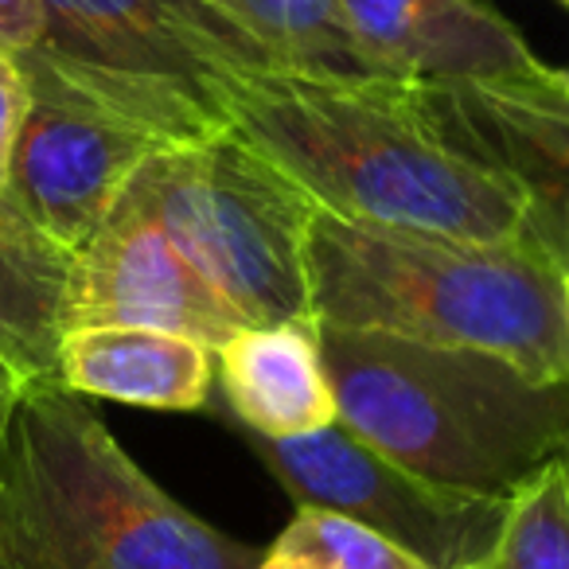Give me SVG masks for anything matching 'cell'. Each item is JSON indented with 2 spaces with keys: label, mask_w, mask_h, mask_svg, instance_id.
Here are the masks:
<instances>
[{
  "label": "cell",
  "mask_w": 569,
  "mask_h": 569,
  "mask_svg": "<svg viewBox=\"0 0 569 569\" xmlns=\"http://www.w3.org/2000/svg\"><path fill=\"white\" fill-rule=\"evenodd\" d=\"M227 129L336 219L522 246L519 199L433 133L413 82L242 74L230 87Z\"/></svg>",
  "instance_id": "1"
},
{
  "label": "cell",
  "mask_w": 569,
  "mask_h": 569,
  "mask_svg": "<svg viewBox=\"0 0 569 569\" xmlns=\"http://www.w3.org/2000/svg\"><path fill=\"white\" fill-rule=\"evenodd\" d=\"M312 328L336 421L437 488L511 499L538 468L569 452V379H535L472 348Z\"/></svg>",
  "instance_id": "2"
},
{
  "label": "cell",
  "mask_w": 569,
  "mask_h": 569,
  "mask_svg": "<svg viewBox=\"0 0 569 569\" xmlns=\"http://www.w3.org/2000/svg\"><path fill=\"white\" fill-rule=\"evenodd\" d=\"M312 325L472 348L535 379H569V277L522 246L367 227L317 211Z\"/></svg>",
  "instance_id": "3"
},
{
  "label": "cell",
  "mask_w": 569,
  "mask_h": 569,
  "mask_svg": "<svg viewBox=\"0 0 569 569\" xmlns=\"http://www.w3.org/2000/svg\"><path fill=\"white\" fill-rule=\"evenodd\" d=\"M266 550L176 503L59 382L28 387L0 449V569H253Z\"/></svg>",
  "instance_id": "4"
},
{
  "label": "cell",
  "mask_w": 569,
  "mask_h": 569,
  "mask_svg": "<svg viewBox=\"0 0 569 569\" xmlns=\"http://www.w3.org/2000/svg\"><path fill=\"white\" fill-rule=\"evenodd\" d=\"M28 82L144 129L160 144L214 137L242 74L281 71L219 0H36Z\"/></svg>",
  "instance_id": "5"
},
{
  "label": "cell",
  "mask_w": 569,
  "mask_h": 569,
  "mask_svg": "<svg viewBox=\"0 0 569 569\" xmlns=\"http://www.w3.org/2000/svg\"><path fill=\"white\" fill-rule=\"evenodd\" d=\"M126 199L164 227L242 325H312L317 203L238 133L222 129L157 149L129 180Z\"/></svg>",
  "instance_id": "6"
},
{
  "label": "cell",
  "mask_w": 569,
  "mask_h": 569,
  "mask_svg": "<svg viewBox=\"0 0 569 569\" xmlns=\"http://www.w3.org/2000/svg\"><path fill=\"white\" fill-rule=\"evenodd\" d=\"M250 441L297 507L343 515L426 569H496L507 499L437 488L375 452L340 421L309 437Z\"/></svg>",
  "instance_id": "7"
},
{
  "label": "cell",
  "mask_w": 569,
  "mask_h": 569,
  "mask_svg": "<svg viewBox=\"0 0 569 569\" xmlns=\"http://www.w3.org/2000/svg\"><path fill=\"white\" fill-rule=\"evenodd\" d=\"M433 133L522 207V250L569 277V90L542 67L522 79L413 82Z\"/></svg>",
  "instance_id": "8"
},
{
  "label": "cell",
  "mask_w": 569,
  "mask_h": 569,
  "mask_svg": "<svg viewBox=\"0 0 569 569\" xmlns=\"http://www.w3.org/2000/svg\"><path fill=\"white\" fill-rule=\"evenodd\" d=\"M164 144L144 129L32 87L4 199L67 253L102 230L137 168Z\"/></svg>",
  "instance_id": "9"
},
{
  "label": "cell",
  "mask_w": 569,
  "mask_h": 569,
  "mask_svg": "<svg viewBox=\"0 0 569 569\" xmlns=\"http://www.w3.org/2000/svg\"><path fill=\"white\" fill-rule=\"evenodd\" d=\"M87 325L157 328L207 343L211 351L246 328L164 227L126 196L102 230L74 253L67 328Z\"/></svg>",
  "instance_id": "10"
},
{
  "label": "cell",
  "mask_w": 569,
  "mask_h": 569,
  "mask_svg": "<svg viewBox=\"0 0 569 569\" xmlns=\"http://www.w3.org/2000/svg\"><path fill=\"white\" fill-rule=\"evenodd\" d=\"M382 79L468 82L542 71L522 32L483 0H336Z\"/></svg>",
  "instance_id": "11"
},
{
  "label": "cell",
  "mask_w": 569,
  "mask_h": 569,
  "mask_svg": "<svg viewBox=\"0 0 569 569\" xmlns=\"http://www.w3.org/2000/svg\"><path fill=\"white\" fill-rule=\"evenodd\" d=\"M214 382V351L199 340L157 328L87 325L59 340V387L79 398L141 410H203Z\"/></svg>",
  "instance_id": "12"
},
{
  "label": "cell",
  "mask_w": 569,
  "mask_h": 569,
  "mask_svg": "<svg viewBox=\"0 0 569 569\" xmlns=\"http://www.w3.org/2000/svg\"><path fill=\"white\" fill-rule=\"evenodd\" d=\"M238 421L250 437H309L336 421L332 379L312 325H246L214 351Z\"/></svg>",
  "instance_id": "13"
},
{
  "label": "cell",
  "mask_w": 569,
  "mask_h": 569,
  "mask_svg": "<svg viewBox=\"0 0 569 569\" xmlns=\"http://www.w3.org/2000/svg\"><path fill=\"white\" fill-rule=\"evenodd\" d=\"M74 253L56 246L0 196V359L28 382H59L67 284Z\"/></svg>",
  "instance_id": "14"
},
{
  "label": "cell",
  "mask_w": 569,
  "mask_h": 569,
  "mask_svg": "<svg viewBox=\"0 0 569 569\" xmlns=\"http://www.w3.org/2000/svg\"><path fill=\"white\" fill-rule=\"evenodd\" d=\"M281 71L325 79H382L351 40L336 0H219Z\"/></svg>",
  "instance_id": "15"
},
{
  "label": "cell",
  "mask_w": 569,
  "mask_h": 569,
  "mask_svg": "<svg viewBox=\"0 0 569 569\" xmlns=\"http://www.w3.org/2000/svg\"><path fill=\"white\" fill-rule=\"evenodd\" d=\"M496 569H569V452L507 499Z\"/></svg>",
  "instance_id": "16"
},
{
  "label": "cell",
  "mask_w": 569,
  "mask_h": 569,
  "mask_svg": "<svg viewBox=\"0 0 569 569\" xmlns=\"http://www.w3.org/2000/svg\"><path fill=\"white\" fill-rule=\"evenodd\" d=\"M277 550L301 553L325 569H426L375 530L320 507H297L289 527L277 535Z\"/></svg>",
  "instance_id": "17"
},
{
  "label": "cell",
  "mask_w": 569,
  "mask_h": 569,
  "mask_svg": "<svg viewBox=\"0 0 569 569\" xmlns=\"http://www.w3.org/2000/svg\"><path fill=\"white\" fill-rule=\"evenodd\" d=\"M28 106H32V82H28L20 59L9 48H0V196L9 188L12 149H17Z\"/></svg>",
  "instance_id": "18"
},
{
  "label": "cell",
  "mask_w": 569,
  "mask_h": 569,
  "mask_svg": "<svg viewBox=\"0 0 569 569\" xmlns=\"http://www.w3.org/2000/svg\"><path fill=\"white\" fill-rule=\"evenodd\" d=\"M36 40V0H0V48L24 56Z\"/></svg>",
  "instance_id": "19"
},
{
  "label": "cell",
  "mask_w": 569,
  "mask_h": 569,
  "mask_svg": "<svg viewBox=\"0 0 569 569\" xmlns=\"http://www.w3.org/2000/svg\"><path fill=\"white\" fill-rule=\"evenodd\" d=\"M28 395V382L12 371L4 359H0V449H4V437H9V426H12V413H17L20 398Z\"/></svg>",
  "instance_id": "20"
},
{
  "label": "cell",
  "mask_w": 569,
  "mask_h": 569,
  "mask_svg": "<svg viewBox=\"0 0 569 569\" xmlns=\"http://www.w3.org/2000/svg\"><path fill=\"white\" fill-rule=\"evenodd\" d=\"M253 569H325V566H317L312 558H301V553H289V550H277V546H269Z\"/></svg>",
  "instance_id": "21"
},
{
  "label": "cell",
  "mask_w": 569,
  "mask_h": 569,
  "mask_svg": "<svg viewBox=\"0 0 569 569\" xmlns=\"http://www.w3.org/2000/svg\"><path fill=\"white\" fill-rule=\"evenodd\" d=\"M561 74V82H566V90H569V71H558Z\"/></svg>",
  "instance_id": "22"
},
{
  "label": "cell",
  "mask_w": 569,
  "mask_h": 569,
  "mask_svg": "<svg viewBox=\"0 0 569 569\" xmlns=\"http://www.w3.org/2000/svg\"><path fill=\"white\" fill-rule=\"evenodd\" d=\"M566 4H569V0H566Z\"/></svg>",
  "instance_id": "23"
}]
</instances>
